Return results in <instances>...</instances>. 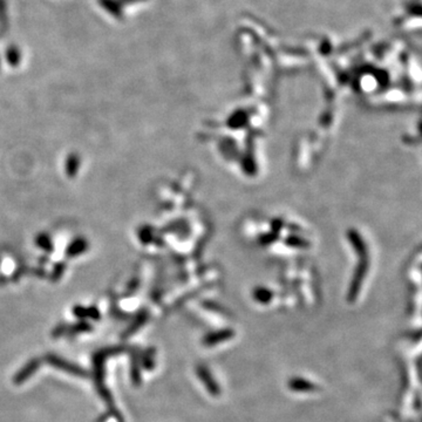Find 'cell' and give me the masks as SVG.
Instances as JSON below:
<instances>
[{
    "label": "cell",
    "mask_w": 422,
    "mask_h": 422,
    "mask_svg": "<svg viewBox=\"0 0 422 422\" xmlns=\"http://www.w3.org/2000/svg\"><path fill=\"white\" fill-rule=\"evenodd\" d=\"M289 388L295 392H313L318 390V386L303 378H293L289 381Z\"/></svg>",
    "instance_id": "7a4b0ae2"
},
{
    "label": "cell",
    "mask_w": 422,
    "mask_h": 422,
    "mask_svg": "<svg viewBox=\"0 0 422 422\" xmlns=\"http://www.w3.org/2000/svg\"><path fill=\"white\" fill-rule=\"evenodd\" d=\"M198 372H200L201 380L203 381V384L205 385V387H207V390L210 392L211 395L218 396L219 393H221V390H219L217 383L214 380V378H212L211 373L209 372V369L204 368V367H200Z\"/></svg>",
    "instance_id": "6da1fadb"
}]
</instances>
